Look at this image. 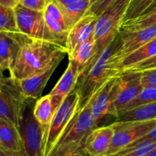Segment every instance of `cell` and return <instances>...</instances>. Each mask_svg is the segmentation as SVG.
Segmentation results:
<instances>
[{"label":"cell","instance_id":"4fadbf2b","mask_svg":"<svg viewBox=\"0 0 156 156\" xmlns=\"http://www.w3.org/2000/svg\"><path fill=\"white\" fill-rule=\"evenodd\" d=\"M98 18V17L91 12H87L86 14L69 30L66 46V50L69 56L80 44L94 36Z\"/></svg>","mask_w":156,"mask_h":156},{"label":"cell","instance_id":"5b68a950","mask_svg":"<svg viewBox=\"0 0 156 156\" xmlns=\"http://www.w3.org/2000/svg\"><path fill=\"white\" fill-rule=\"evenodd\" d=\"M98 126L90 101L75 116L52 152L66 148L84 146L88 134Z\"/></svg>","mask_w":156,"mask_h":156},{"label":"cell","instance_id":"3957f363","mask_svg":"<svg viewBox=\"0 0 156 156\" xmlns=\"http://www.w3.org/2000/svg\"><path fill=\"white\" fill-rule=\"evenodd\" d=\"M131 1L132 0H114L98 18L94 36L95 40V56L88 66L98 59L99 55L117 36L123 24Z\"/></svg>","mask_w":156,"mask_h":156},{"label":"cell","instance_id":"83f0119b","mask_svg":"<svg viewBox=\"0 0 156 156\" xmlns=\"http://www.w3.org/2000/svg\"><path fill=\"white\" fill-rule=\"evenodd\" d=\"M156 24V9L149 13L144 14L136 19L123 23L121 28L126 30H137Z\"/></svg>","mask_w":156,"mask_h":156},{"label":"cell","instance_id":"f35d334b","mask_svg":"<svg viewBox=\"0 0 156 156\" xmlns=\"http://www.w3.org/2000/svg\"><path fill=\"white\" fill-rule=\"evenodd\" d=\"M155 9H156V0H154L153 2H152V4L149 5V7L148 8L146 11H145V12L143 14V15H144V14L149 13V12H152L153 10H155Z\"/></svg>","mask_w":156,"mask_h":156},{"label":"cell","instance_id":"7c38bea8","mask_svg":"<svg viewBox=\"0 0 156 156\" xmlns=\"http://www.w3.org/2000/svg\"><path fill=\"white\" fill-rule=\"evenodd\" d=\"M119 33L121 39V45L117 55L120 65V62L125 57L156 37V24L137 30L121 28Z\"/></svg>","mask_w":156,"mask_h":156},{"label":"cell","instance_id":"6da1fadb","mask_svg":"<svg viewBox=\"0 0 156 156\" xmlns=\"http://www.w3.org/2000/svg\"><path fill=\"white\" fill-rule=\"evenodd\" d=\"M121 45L120 33L98 59L79 76L76 91L80 96V109L83 108L94 94L110 79L122 74L118 58Z\"/></svg>","mask_w":156,"mask_h":156},{"label":"cell","instance_id":"8d00e7d4","mask_svg":"<svg viewBox=\"0 0 156 156\" xmlns=\"http://www.w3.org/2000/svg\"><path fill=\"white\" fill-rule=\"evenodd\" d=\"M16 0H0V5L5 6V7L15 8L18 5Z\"/></svg>","mask_w":156,"mask_h":156},{"label":"cell","instance_id":"ac0fdd59","mask_svg":"<svg viewBox=\"0 0 156 156\" xmlns=\"http://www.w3.org/2000/svg\"><path fill=\"white\" fill-rule=\"evenodd\" d=\"M44 14L45 27L43 41L57 46L66 50L67 36L69 33L66 26L44 12Z\"/></svg>","mask_w":156,"mask_h":156},{"label":"cell","instance_id":"4316f807","mask_svg":"<svg viewBox=\"0 0 156 156\" xmlns=\"http://www.w3.org/2000/svg\"><path fill=\"white\" fill-rule=\"evenodd\" d=\"M155 101H156V86L145 87L143 91H142V92L139 94L138 97L136 98L133 101H132L124 108V110L120 113L119 117L121 114H123V113L126 112L129 110H132L133 108H137V107Z\"/></svg>","mask_w":156,"mask_h":156},{"label":"cell","instance_id":"52a82bcc","mask_svg":"<svg viewBox=\"0 0 156 156\" xmlns=\"http://www.w3.org/2000/svg\"><path fill=\"white\" fill-rule=\"evenodd\" d=\"M28 99L24 108L18 129L27 156H44V138L45 129L34 115V104Z\"/></svg>","mask_w":156,"mask_h":156},{"label":"cell","instance_id":"836d02e7","mask_svg":"<svg viewBox=\"0 0 156 156\" xmlns=\"http://www.w3.org/2000/svg\"><path fill=\"white\" fill-rule=\"evenodd\" d=\"M142 83L144 88L156 86V68L142 72Z\"/></svg>","mask_w":156,"mask_h":156},{"label":"cell","instance_id":"ffe728a7","mask_svg":"<svg viewBox=\"0 0 156 156\" xmlns=\"http://www.w3.org/2000/svg\"><path fill=\"white\" fill-rule=\"evenodd\" d=\"M0 148L13 152H24L18 126L0 118Z\"/></svg>","mask_w":156,"mask_h":156},{"label":"cell","instance_id":"ab89813d","mask_svg":"<svg viewBox=\"0 0 156 156\" xmlns=\"http://www.w3.org/2000/svg\"><path fill=\"white\" fill-rule=\"evenodd\" d=\"M145 156H156V148L155 149H153L152 152H150L149 154H147V155Z\"/></svg>","mask_w":156,"mask_h":156},{"label":"cell","instance_id":"484cf974","mask_svg":"<svg viewBox=\"0 0 156 156\" xmlns=\"http://www.w3.org/2000/svg\"><path fill=\"white\" fill-rule=\"evenodd\" d=\"M156 148V140H146L133 145L117 153L106 156H145Z\"/></svg>","mask_w":156,"mask_h":156},{"label":"cell","instance_id":"30bf717a","mask_svg":"<svg viewBox=\"0 0 156 156\" xmlns=\"http://www.w3.org/2000/svg\"><path fill=\"white\" fill-rule=\"evenodd\" d=\"M143 88L142 72L126 71L120 75V87L113 109L114 116L116 118H118L124 108L138 97Z\"/></svg>","mask_w":156,"mask_h":156},{"label":"cell","instance_id":"f1b7e54d","mask_svg":"<svg viewBox=\"0 0 156 156\" xmlns=\"http://www.w3.org/2000/svg\"><path fill=\"white\" fill-rule=\"evenodd\" d=\"M154 0H132L129 6L123 23L130 21L141 16Z\"/></svg>","mask_w":156,"mask_h":156},{"label":"cell","instance_id":"60d3db41","mask_svg":"<svg viewBox=\"0 0 156 156\" xmlns=\"http://www.w3.org/2000/svg\"><path fill=\"white\" fill-rule=\"evenodd\" d=\"M17 2H18V3H19V2H20V0H16Z\"/></svg>","mask_w":156,"mask_h":156},{"label":"cell","instance_id":"7a4b0ae2","mask_svg":"<svg viewBox=\"0 0 156 156\" xmlns=\"http://www.w3.org/2000/svg\"><path fill=\"white\" fill-rule=\"evenodd\" d=\"M66 51L42 40L29 38L22 44L15 59L10 76L15 80L27 79L42 73Z\"/></svg>","mask_w":156,"mask_h":156},{"label":"cell","instance_id":"ba28073f","mask_svg":"<svg viewBox=\"0 0 156 156\" xmlns=\"http://www.w3.org/2000/svg\"><path fill=\"white\" fill-rule=\"evenodd\" d=\"M111 125L114 129V134L106 155L117 153L147 135L155 127L156 120L144 121L117 120Z\"/></svg>","mask_w":156,"mask_h":156},{"label":"cell","instance_id":"5bb4252c","mask_svg":"<svg viewBox=\"0 0 156 156\" xmlns=\"http://www.w3.org/2000/svg\"><path fill=\"white\" fill-rule=\"evenodd\" d=\"M28 37L21 33L0 32V69L12 71L20 48Z\"/></svg>","mask_w":156,"mask_h":156},{"label":"cell","instance_id":"d6a6232c","mask_svg":"<svg viewBox=\"0 0 156 156\" xmlns=\"http://www.w3.org/2000/svg\"><path fill=\"white\" fill-rule=\"evenodd\" d=\"M156 68V56H153L152 58L146 59L144 61L139 62V63L136 64L133 66L130 67V68L127 69L125 71H132V72H143L146 70L152 69Z\"/></svg>","mask_w":156,"mask_h":156},{"label":"cell","instance_id":"7402d4cb","mask_svg":"<svg viewBox=\"0 0 156 156\" xmlns=\"http://www.w3.org/2000/svg\"><path fill=\"white\" fill-rule=\"evenodd\" d=\"M94 56H95V40L94 37H93L80 44L69 56V59L77 64L81 76L89 66L90 62Z\"/></svg>","mask_w":156,"mask_h":156},{"label":"cell","instance_id":"e0dca14e","mask_svg":"<svg viewBox=\"0 0 156 156\" xmlns=\"http://www.w3.org/2000/svg\"><path fill=\"white\" fill-rule=\"evenodd\" d=\"M63 100L64 99L59 96L49 94L40 98L35 102L34 115L37 120L42 125L45 131L48 128L50 122Z\"/></svg>","mask_w":156,"mask_h":156},{"label":"cell","instance_id":"f546056e","mask_svg":"<svg viewBox=\"0 0 156 156\" xmlns=\"http://www.w3.org/2000/svg\"><path fill=\"white\" fill-rule=\"evenodd\" d=\"M114 0H91V5L88 12L99 17Z\"/></svg>","mask_w":156,"mask_h":156},{"label":"cell","instance_id":"8fae6325","mask_svg":"<svg viewBox=\"0 0 156 156\" xmlns=\"http://www.w3.org/2000/svg\"><path fill=\"white\" fill-rule=\"evenodd\" d=\"M14 9L19 31L30 39L43 41L45 27L44 12L27 9L19 3Z\"/></svg>","mask_w":156,"mask_h":156},{"label":"cell","instance_id":"d6986e66","mask_svg":"<svg viewBox=\"0 0 156 156\" xmlns=\"http://www.w3.org/2000/svg\"><path fill=\"white\" fill-rule=\"evenodd\" d=\"M79 76L80 73L77 64L73 61L69 60L66 69L49 94L51 95L59 96L65 99L70 93L76 89Z\"/></svg>","mask_w":156,"mask_h":156},{"label":"cell","instance_id":"9a60e30c","mask_svg":"<svg viewBox=\"0 0 156 156\" xmlns=\"http://www.w3.org/2000/svg\"><path fill=\"white\" fill-rule=\"evenodd\" d=\"M114 129L111 124L98 126L85 140L84 149L88 156H105L111 144Z\"/></svg>","mask_w":156,"mask_h":156},{"label":"cell","instance_id":"2e32d148","mask_svg":"<svg viewBox=\"0 0 156 156\" xmlns=\"http://www.w3.org/2000/svg\"><path fill=\"white\" fill-rule=\"evenodd\" d=\"M63 58L59 57L56 59L50 66V67L42 73H38L27 79L17 80L23 94L27 98L37 100L41 97L47 82Z\"/></svg>","mask_w":156,"mask_h":156},{"label":"cell","instance_id":"603a6c76","mask_svg":"<svg viewBox=\"0 0 156 156\" xmlns=\"http://www.w3.org/2000/svg\"><path fill=\"white\" fill-rule=\"evenodd\" d=\"M156 56V37L145 44L139 50L125 57L120 62V69L122 73L136 64Z\"/></svg>","mask_w":156,"mask_h":156},{"label":"cell","instance_id":"4dcf8cb0","mask_svg":"<svg viewBox=\"0 0 156 156\" xmlns=\"http://www.w3.org/2000/svg\"><path fill=\"white\" fill-rule=\"evenodd\" d=\"M49 156H88V155L85 152L84 146H80L53 151Z\"/></svg>","mask_w":156,"mask_h":156},{"label":"cell","instance_id":"d4e9b609","mask_svg":"<svg viewBox=\"0 0 156 156\" xmlns=\"http://www.w3.org/2000/svg\"><path fill=\"white\" fill-rule=\"evenodd\" d=\"M0 32L21 33L18 30L14 8L0 5Z\"/></svg>","mask_w":156,"mask_h":156},{"label":"cell","instance_id":"9c48e42d","mask_svg":"<svg viewBox=\"0 0 156 156\" xmlns=\"http://www.w3.org/2000/svg\"><path fill=\"white\" fill-rule=\"evenodd\" d=\"M120 76L110 79L91 99V111L98 126L108 116H114L113 109L120 87Z\"/></svg>","mask_w":156,"mask_h":156},{"label":"cell","instance_id":"1f68e13d","mask_svg":"<svg viewBox=\"0 0 156 156\" xmlns=\"http://www.w3.org/2000/svg\"><path fill=\"white\" fill-rule=\"evenodd\" d=\"M50 0H20L19 4L27 9L37 12H44Z\"/></svg>","mask_w":156,"mask_h":156},{"label":"cell","instance_id":"cb8c5ba5","mask_svg":"<svg viewBox=\"0 0 156 156\" xmlns=\"http://www.w3.org/2000/svg\"><path fill=\"white\" fill-rule=\"evenodd\" d=\"M117 120L120 121H144L156 120V101L129 110L121 114Z\"/></svg>","mask_w":156,"mask_h":156},{"label":"cell","instance_id":"74e56055","mask_svg":"<svg viewBox=\"0 0 156 156\" xmlns=\"http://www.w3.org/2000/svg\"><path fill=\"white\" fill-rule=\"evenodd\" d=\"M51 1L54 2L55 3L59 5H68L70 3L75 2L79 1V0H51Z\"/></svg>","mask_w":156,"mask_h":156},{"label":"cell","instance_id":"44dd1931","mask_svg":"<svg viewBox=\"0 0 156 156\" xmlns=\"http://www.w3.org/2000/svg\"><path fill=\"white\" fill-rule=\"evenodd\" d=\"M56 5L62 13L66 26L69 30L88 12L91 5V0H79L68 5Z\"/></svg>","mask_w":156,"mask_h":156},{"label":"cell","instance_id":"d590c367","mask_svg":"<svg viewBox=\"0 0 156 156\" xmlns=\"http://www.w3.org/2000/svg\"><path fill=\"white\" fill-rule=\"evenodd\" d=\"M146 140H156V126H155V127L154 128V129H152L150 133H148L147 135L145 136L144 137H143L142 139L139 140L138 141H136L135 143H133V145L138 144V143H142V142H143V141H146ZM133 145H131V146H133ZM128 147H129V146H128Z\"/></svg>","mask_w":156,"mask_h":156},{"label":"cell","instance_id":"277c9868","mask_svg":"<svg viewBox=\"0 0 156 156\" xmlns=\"http://www.w3.org/2000/svg\"><path fill=\"white\" fill-rule=\"evenodd\" d=\"M80 109V96L74 90L63 100L55 114L44 138V156H49Z\"/></svg>","mask_w":156,"mask_h":156},{"label":"cell","instance_id":"e575fe53","mask_svg":"<svg viewBox=\"0 0 156 156\" xmlns=\"http://www.w3.org/2000/svg\"><path fill=\"white\" fill-rule=\"evenodd\" d=\"M0 156H27L25 152H13L0 148Z\"/></svg>","mask_w":156,"mask_h":156},{"label":"cell","instance_id":"8992f818","mask_svg":"<svg viewBox=\"0 0 156 156\" xmlns=\"http://www.w3.org/2000/svg\"><path fill=\"white\" fill-rule=\"evenodd\" d=\"M28 98L24 96L13 78H1L0 81V118L18 127L24 108Z\"/></svg>","mask_w":156,"mask_h":156}]
</instances>
